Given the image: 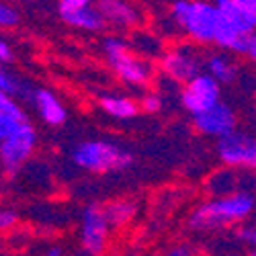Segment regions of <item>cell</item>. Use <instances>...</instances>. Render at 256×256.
Wrapping results in <instances>:
<instances>
[{
    "mask_svg": "<svg viewBox=\"0 0 256 256\" xmlns=\"http://www.w3.org/2000/svg\"><path fill=\"white\" fill-rule=\"evenodd\" d=\"M193 125L195 130L207 138L218 140L230 132H234L238 127V115L234 111V106L226 100H218L213 102L209 109L193 115Z\"/></svg>",
    "mask_w": 256,
    "mask_h": 256,
    "instance_id": "9",
    "label": "cell"
},
{
    "mask_svg": "<svg viewBox=\"0 0 256 256\" xmlns=\"http://www.w3.org/2000/svg\"><path fill=\"white\" fill-rule=\"evenodd\" d=\"M100 109L113 117V119H134L140 113V106L138 100L130 98V96H123V94H104L98 98Z\"/></svg>",
    "mask_w": 256,
    "mask_h": 256,
    "instance_id": "17",
    "label": "cell"
},
{
    "mask_svg": "<svg viewBox=\"0 0 256 256\" xmlns=\"http://www.w3.org/2000/svg\"><path fill=\"white\" fill-rule=\"evenodd\" d=\"M70 256H98V254H92V252H88V250H84V248H80V250L72 252Z\"/></svg>",
    "mask_w": 256,
    "mask_h": 256,
    "instance_id": "32",
    "label": "cell"
},
{
    "mask_svg": "<svg viewBox=\"0 0 256 256\" xmlns=\"http://www.w3.org/2000/svg\"><path fill=\"white\" fill-rule=\"evenodd\" d=\"M44 256H66V252H64V248H62V246L54 244V246H50V248L44 252Z\"/></svg>",
    "mask_w": 256,
    "mask_h": 256,
    "instance_id": "30",
    "label": "cell"
},
{
    "mask_svg": "<svg viewBox=\"0 0 256 256\" xmlns=\"http://www.w3.org/2000/svg\"><path fill=\"white\" fill-rule=\"evenodd\" d=\"M203 72H207L213 80H218L222 86L224 84H234L240 76V66L230 52H209L203 56Z\"/></svg>",
    "mask_w": 256,
    "mask_h": 256,
    "instance_id": "12",
    "label": "cell"
},
{
    "mask_svg": "<svg viewBox=\"0 0 256 256\" xmlns=\"http://www.w3.org/2000/svg\"><path fill=\"white\" fill-rule=\"evenodd\" d=\"M216 152L224 166L238 170H254L256 166V142L252 134L234 130L216 140Z\"/></svg>",
    "mask_w": 256,
    "mask_h": 256,
    "instance_id": "6",
    "label": "cell"
},
{
    "mask_svg": "<svg viewBox=\"0 0 256 256\" xmlns=\"http://www.w3.org/2000/svg\"><path fill=\"white\" fill-rule=\"evenodd\" d=\"M102 211L111 228H125L127 224H132L136 220L138 203L134 199H115L102 205Z\"/></svg>",
    "mask_w": 256,
    "mask_h": 256,
    "instance_id": "18",
    "label": "cell"
},
{
    "mask_svg": "<svg viewBox=\"0 0 256 256\" xmlns=\"http://www.w3.org/2000/svg\"><path fill=\"white\" fill-rule=\"evenodd\" d=\"M29 121V119H27ZM18 123H23V121H18V119H14V117H10V115H6L4 111H0V142H2L14 127L18 125Z\"/></svg>",
    "mask_w": 256,
    "mask_h": 256,
    "instance_id": "25",
    "label": "cell"
},
{
    "mask_svg": "<svg viewBox=\"0 0 256 256\" xmlns=\"http://www.w3.org/2000/svg\"><path fill=\"white\" fill-rule=\"evenodd\" d=\"M0 90H4V92H10V94H20V96H27V98H31V94H33V90H27L23 84H20L16 78H12L2 66H0Z\"/></svg>",
    "mask_w": 256,
    "mask_h": 256,
    "instance_id": "20",
    "label": "cell"
},
{
    "mask_svg": "<svg viewBox=\"0 0 256 256\" xmlns=\"http://www.w3.org/2000/svg\"><path fill=\"white\" fill-rule=\"evenodd\" d=\"M20 23V14L14 6L0 0V29H12Z\"/></svg>",
    "mask_w": 256,
    "mask_h": 256,
    "instance_id": "21",
    "label": "cell"
},
{
    "mask_svg": "<svg viewBox=\"0 0 256 256\" xmlns=\"http://www.w3.org/2000/svg\"><path fill=\"white\" fill-rule=\"evenodd\" d=\"M111 226L104 218L102 205L86 203L80 211V246L92 254H102L109 244Z\"/></svg>",
    "mask_w": 256,
    "mask_h": 256,
    "instance_id": "7",
    "label": "cell"
},
{
    "mask_svg": "<svg viewBox=\"0 0 256 256\" xmlns=\"http://www.w3.org/2000/svg\"><path fill=\"white\" fill-rule=\"evenodd\" d=\"M62 20L68 27L80 29V31H88V33H96L104 29V20L100 16V12L96 10V6L88 4L82 8H70V10H60Z\"/></svg>",
    "mask_w": 256,
    "mask_h": 256,
    "instance_id": "16",
    "label": "cell"
},
{
    "mask_svg": "<svg viewBox=\"0 0 256 256\" xmlns=\"http://www.w3.org/2000/svg\"><path fill=\"white\" fill-rule=\"evenodd\" d=\"M14 60V54H12V48L6 39L0 37V66H4V64H10Z\"/></svg>",
    "mask_w": 256,
    "mask_h": 256,
    "instance_id": "28",
    "label": "cell"
},
{
    "mask_svg": "<svg viewBox=\"0 0 256 256\" xmlns=\"http://www.w3.org/2000/svg\"><path fill=\"white\" fill-rule=\"evenodd\" d=\"M31 100L35 104V109H37L41 121H44L46 125H50V127H62L64 123H66V119H68L66 106H64V102L52 90L37 88V90H33Z\"/></svg>",
    "mask_w": 256,
    "mask_h": 256,
    "instance_id": "14",
    "label": "cell"
},
{
    "mask_svg": "<svg viewBox=\"0 0 256 256\" xmlns=\"http://www.w3.org/2000/svg\"><path fill=\"white\" fill-rule=\"evenodd\" d=\"M254 211L252 190H236L224 197H211L188 216V228L195 232H220L250 220Z\"/></svg>",
    "mask_w": 256,
    "mask_h": 256,
    "instance_id": "1",
    "label": "cell"
},
{
    "mask_svg": "<svg viewBox=\"0 0 256 256\" xmlns=\"http://www.w3.org/2000/svg\"><path fill=\"white\" fill-rule=\"evenodd\" d=\"M109 66L113 68L115 76L123 84H127V86H136V88L148 86L150 82H154V76H156L154 62H148V60L136 56L132 50L121 54L115 60H111Z\"/></svg>",
    "mask_w": 256,
    "mask_h": 256,
    "instance_id": "10",
    "label": "cell"
},
{
    "mask_svg": "<svg viewBox=\"0 0 256 256\" xmlns=\"http://www.w3.org/2000/svg\"><path fill=\"white\" fill-rule=\"evenodd\" d=\"M242 186V176L238 168H230V166H222L220 170H213V172L205 178V190L211 197H224L230 193H236Z\"/></svg>",
    "mask_w": 256,
    "mask_h": 256,
    "instance_id": "15",
    "label": "cell"
},
{
    "mask_svg": "<svg viewBox=\"0 0 256 256\" xmlns=\"http://www.w3.org/2000/svg\"><path fill=\"white\" fill-rule=\"evenodd\" d=\"M234 4L240 12H244L248 18L256 20V0H234Z\"/></svg>",
    "mask_w": 256,
    "mask_h": 256,
    "instance_id": "26",
    "label": "cell"
},
{
    "mask_svg": "<svg viewBox=\"0 0 256 256\" xmlns=\"http://www.w3.org/2000/svg\"><path fill=\"white\" fill-rule=\"evenodd\" d=\"M209 2L216 6V10H220V8H224V6H228V4H232V0H209Z\"/></svg>",
    "mask_w": 256,
    "mask_h": 256,
    "instance_id": "31",
    "label": "cell"
},
{
    "mask_svg": "<svg viewBox=\"0 0 256 256\" xmlns=\"http://www.w3.org/2000/svg\"><path fill=\"white\" fill-rule=\"evenodd\" d=\"M248 256H256V254H254V252H252V250H250V252H248Z\"/></svg>",
    "mask_w": 256,
    "mask_h": 256,
    "instance_id": "33",
    "label": "cell"
},
{
    "mask_svg": "<svg viewBox=\"0 0 256 256\" xmlns=\"http://www.w3.org/2000/svg\"><path fill=\"white\" fill-rule=\"evenodd\" d=\"M178 98L186 113L197 115L222 98V84L218 80H213L207 72H199L197 76H193L182 84Z\"/></svg>",
    "mask_w": 256,
    "mask_h": 256,
    "instance_id": "8",
    "label": "cell"
},
{
    "mask_svg": "<svg viewBox=\"0 0 256 256\" xmlns=\"http://www.w3.org/2000/svg\"><path fill=\"white\" fill-rule=\"evenodd\" d=\"M37 148V132L29 121L18 123L14 130L0 142V166L6 174H14L25 166Z\"/></svg>",
    "mask_w": 256,
    "mask_h": 256,
    "instance_id": "5",
    "label": "cell"
},
{
    "mask_svg": "<svg viewBox=\"0 0 256 256\" xmlns=\"http://www.w3.org/2000/svg\"><path fill=\"white\" fill-rule=\"evenodd\" d=\"M96 10L100 12L104 25H111L119 31H132L144 23L142 8L130 0H98Z\"/></svg>",
    "mask_w": 256,
    "mask_h": 256,
    "instance_id": "11",
    "label": "cell"
},
{
    "mask_svg": "<svg viewBox=\"0 0 256 256\" xmlns=\"http://www.w3.org/2000/svg\"><path fill=\"white\" fill-rule=\"evenodd\" d=\"M60 10H70V8H82L92 4V0H58Z\"/></svg>",
    "mask_w": 256,
    "mask_h": 256,
    "instance_id": "29",
    "label": "cell"
},
{
    "mask_svg": "<svg viewBox=\"0 0 256 256\" xmlns=\"http://www.w3.org/2000/svg\"><path fill=\"white\" fill-rule=\"evenodd\" d=\"M18 224V213L10 207H0V232H10Z\"/></svg>",
    "mask_w": 256,
    "mask_h": 256,
    "instance_id": "24",
    "label": "cell"
},
{
    "mask_svg": "<svg viewBox=\"0 0 256 256\" xmlns=\"http://www.w3.org/2000/svg\"><path fill=\"white\" fill-rule=\"evenodd\" d=\"M138 106H140V111H144V113H148V115H156V113L162 111L164 100H162V96H160L158 92H146V94L140 98Z\"/></svg>",
    "mask_w": 256,
    "mask_h": 256,
    "instance_id": "22",
    "label": "cell"
},
{
    "mask_svg": "<svg viewBox=\"0 0 256 256\" xmlns=\"http://www.w3.org/2000/svg\"><path fill=\"white\" fill-rule=\"evenodd\" d=\"M162 256H197V252H195L193 246H188V244H176L172 248H168Z\"/></svg>",
    "mask_w": 256,
    "mask_h": 256,
    "instance_id": "27",
    "label": "cell"
},
{
    "mask_svg": "<svg viewBox=\"0 0 256 256\" xmlns=\"http://www.w3.org/2000/svg\"><path fill=\"white\" fill-rule=\"evenodd\" d=\"M127 46H130V50L136 56H140L148 62H158L166 50V39L156 31L136 27V29H132V35L127 39Z\"/></svg>",
    "mask_w": 256,
    "mask_h": 256,
    "instance_id": "13",
    "label": "cell"
},
{
    "mask_svg": "<svg viewBox=\"0 0 256 256\" xmlns=\"http://www.w3.org/2000/svg\"><path fill=\"white\" fill-rule=\"evenodd\" d=\"M70 160L84 172L109 174L127 170L134 164V154L125 146L106 140H84L70 150Z\"/></svg>",
    "mask_w": 256,
    "mask_h": 256,
    "instance_id": "2",
    "label": "cell"
},
{
    "mask_svg": "<svg viewBox=\"0 0 256 256\" xmlns=\"http://www.w3.org/2000/svg\"><path fill=\"white\" fill-rule=\"evenodd\" d=\"M158 66L168 80H172L174 84H184L186 80L203 72L201 46L193 41H176L172 46H166L158 60Z\"/></svg>",
    "mask_w": 256,
    "mask_h": 256,
    "instance_id": "4",
    "label": "cell"
},
{
    "mask_svg": "<svg viewBox=\"0 0 256 256\" xmlns=\"http://www.w3.org/2000/svg\"><path fill=\"white\" fill-rule=\"evenodd\" d=\"M168 16L178 31L197 46H213L218 10L209 0H170Z\"/></svg>",
    "mask_w": 256,
    "mask_h": 256,
    "instance_id": "3",
    "label": "cell"
},
{
    "mask_svg": "<svg viewBox=\"0 0 256 256\" xmlns=\"http://www.w3.org/2000/svg\"><path fill=\"white\" fill-rule=\"evenodd\" d=\"M236 238H238V242L254 248V244H256V228H254V224L248 222V220L240 222L238 228H236Z\"/></svg>",
    "mask_w": 256,
    "mask_h": 256,
    "instance_id": "23",
    "label": "cell"
},
{
    "mask_svg": "<svg viewBox=\"0 0 256 256\" xmlns=\"http://www.w3.org/2000/svg\"><path fill=\"white\" fill-rule=\"evenodd\" d=\"M234 56H240V58H246V60H254L256 58V35L254 33H244L238 37V41L234 44L232 52Z\"/></svg>",
    "mask_w": 256,
    "mask_h": 256,
    "instance_id": "19",
    "label": "cell"
},
{
    "mask_svg": "<svg viewBox=\"0 0 256 256\" xmlns=\"http://www.w3.org/2000/svg\"><path fill=\"white\" fill-rule=\"evenodd\" d=\"M20 2H33V0H20Z\"/></svg>",
    "mask_w": 256,
    "mask_h": 256,
    "instance_id": "34",
    "label": "cell"
}]
</instances>
